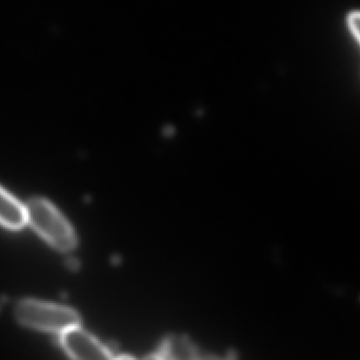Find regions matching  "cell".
<instances>
[{"instance_id": "cell-5", "label": "cell", "mask_w": 360, "mask_h": 360, "mask_svg": "<svg viewBox=\"0 0 360 360\" xmlns=\"http://www.w3.org/2000/svg\"><path fill=\"white\" fill-rule=\"evenodd\" d=\"M156 357L160 359H196L194 347L184 338H170L162 345Z\"/></svg>"}, {"instance_id": "cell-4", "label": "cell", "mask_w": 360, "mask_h": 360, "mask_svg": "<svg viewBox=\"0 0 360 360\" xmlns=\"http://www.w3.org/2000/svg\"><path fill=\"white\" fill-rule=\"evenodd\" d=\"M27 222V209L0 187V224L11 230H19Z\"/></svg>"}, {"instance_id": "cell-1", "label": "cell", "mask_w": 360, "mask_h": 360, "mask_svg": "<svg viewBox=\"0 0 360 360\" xmlns=\"http://www.w3.org/2000/svg\"><path fill=\"white\" fill-rule=\"evenodd\" d=\"M25 209L27 222L53 247L69 252L76 247L73 228L51 203L44 199H33Z\"/></svg>"}, {"instance_id": "cell-6", "label": "cell", "mask_w": 360, "mask_h": 360, "mask_svg": "<svg viewBox=\"0 0 360 360\" xmlns=\"http://www.w3.org/2000/svg\"><path fill=\"white\" fill-rule=\"evenodd\" d=\"M349 27L360 42V12H354L349 16Z\"/></svg>"}, {"instance_id": "cell-3", "label": "cell", "mask_w": 360, "mask_h": 360, "mask_svg": "<svg viewBox=\"0 0 360 360\" xmlns=\"http://www.w3.org/2000/svg\"><path fill=\"white\" fill-rule=\"evenodd\" d=\"M61 345L65 352L75 359H110L111 352L96 338L80 329L79 325L63 332Z\"/></svg>"}, {"instance_id": "cell-2", "label": "cell", "mask_w": 360, "mask_h": 360, "mask_svg": "<svg viewBox=\"0 0 360 360\" xmlns=\"http://www.w3.org/2000/svg\"><path fill=\"white\" fill-rule=\"evenodd\" d=\"M19 323L33 329L63 333L79 325V316L67 306L36 300H23L16 308Z\"/></svg>"}]
</instances>
